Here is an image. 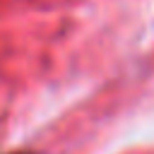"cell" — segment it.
Returning a JSON list of instances; mask_svg holds the SVG:
<instances>
[{
    "mask_svg": "<svg viewBox=\"0 0 154 154\" xmlns=\"http://www.w3.org/2000/svg\"><path fill=\"white\" fill-rule=\"evenodd\" d=\"M7 154H34V152H7Z\"/></svg>",
    "mask_w": 154,
    "mask_h": 154,
    "instance_id": "cell-1",
    "label": "cell"
}]
</instances>
